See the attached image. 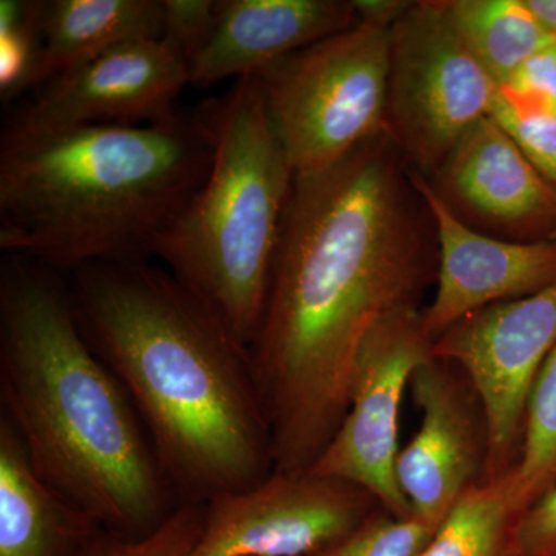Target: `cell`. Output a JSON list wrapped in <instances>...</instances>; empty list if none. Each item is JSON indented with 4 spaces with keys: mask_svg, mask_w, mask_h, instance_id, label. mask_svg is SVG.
<instances>
[{
    "mask_svg": "<svg viewBox=\"0 0 556 556\" xmlns=\"http://www.w3.org/2000/svg\"><path fill=\"white\" fill-rule=\"evenodd\" d=\"M433 219L383 131L327 169L295 175L268 295L249 346L274 471H306L350 407L358 351L388 314L416 305Z\"/></svg>",
    "mask_w": 556,
    "mask_h": 556,
    "instance_id": "cell-1",
    "label": "cell"
},
{
    "mask_svg": "<svg viewBox=\"0 0 556 556\" xmlns=\"http://www.w3.org/2000/svg\"><path fill=\"white\" fill-rule=\"evenodd\" d=\"M67 285L80 331L129 394L179 506L273 473L249 351L169 270L91 263Z\"/></svg>",
    "mask_w": 556,
    "mask_h": 556,
    "instance_id": "cell-2",
    "label": "cell"
},
{
    "mask_svg": "<svg viewBox=\"0 0 556 556\" xmlns=\"http://www.w3.org/2000/svg\"><path fill=\"white\" fill-rule=\"evenodd\" d=\"M0 416L36 475L102 529L150 535L179 507L129 394L80 331L67 281L20 255L0 263Z\"/></svg>",
    "mask_w": 556,
    "mask_h": 556,
    "instance_id": "cell-3",
    "label": "cell"
},
{
    "mask_svg": "<svg viewBox=\"0 0 556 556\" xmlns=\"http://www.w3.org/2000/svg\"><path fill=\"white\" fill-rule=\"evenodd\" d=\"M214 155L211 102L150 126L0 142V249L58 270L149 262Z\"/></svg>",
    "mask_w": 556,
    "mask_h": 556,
    "instance_id": "cell-4",
    "label": "cell"
},
{
    "mask_svg": "<svg viewBox=\"0 0 556 556\" xmlns=\"http://www.w3.org/2000/svg\"><path fill=\"white\" fill-rule=\"evenodd\" d=\"M214 155L203 186L160 237L153 257L241 346L257 334L294 170L257 75L211 101Z\"/></svg>",
    "mask_w": 556,
    "mask_h": 556,
    "instance_id": "cell-5",
    "label": "cell"
},
{
    "mask_svg": "<svg viewBox=\"0 0 556 556\" xmlns=\"http://www.w3.org/2000/svg\"><path fill=\"white\" fill-rule=\"evenodd\" d=\"M390 30L361 21L257 75L295 175L327 169L387 131Z\"/></svg>",
    "mask_w": 556,
    "mask_h": 556,
    "instance_id": "cell-6",
    "label": "cell"
},
{
    "mask_svg": "<svg viewBox=\"0 0 556 556\" xmlns=\"http://www.w3.org/2000/svg\"><path fill=\"white\" fill-rule=\"evenodd\" d=\"M500 84L467 49L441 0L413 2L390 30L387 134L431 175L492 115Z\"/></svg>",
    "mask_w": 556,
    "mask_h": 556,
    "instance_id": "cell-7",
    "label": "cell"
},
{
    "mask_svg": "<svg viewBox=\"0 0 556 556\" xmlns=\"http://www.w3.org/2000/svg\"><path fill=\"white\" fill-rule=\"evenodd\" d=\"M433 357L417 305L382 318L358 351L345 419L311 471L361 486L393 517L413 518L396 478L399 413L416 369Z\"/></svg>",
    "mask_w": 556,
    "mask_h": 556,
    "instance_id": "cell-8",
    "label": "cell"
},
{
    "mask_svg": "<svg viewBox=\"0 0 556 556\" xmlns=\"http://www.w3.org/2000/svg\"><path fill=\"white\" fill-rule=\"evenodd\" d=\"M555 348L556 280L470 314L434 340L433 356L460 367L481 404L486 479L517 460L530 391Z\"/></svg>",
    "mask_w": 556,
    "mask_h": 556,
    "instance_id": "cell-9",
    "label": "cell"
},
{
    "mask_svg": "<svg viewBox=\"0 0 556 556\" xmlns=\"http://www.w3.org/2000/svg\"><path fill=\"white\" fill-rule=\"evenodd\" d=\"M380 507L350 482L273 471L257 485L214 497L186 556H308L353 533Z\"/></svg>",
    "mask_w": 556,
    "mask_h": 556,
    "instance_id": "cell-10",
    "label": "cell"
},
{
    "mask_svg": "<svg viewBox=\"0 0 556 556\" xmlns=\"http://www.w3.org/2000/svg\"><path fill=\"white\" fill-rule=\"evenodd\" d=\"M188 62L161 40L110 51L33 90L3 127L2 141H33L91 126H150L179 115Z\"/></svg>",
    "mask_w": 556,
    "mask_h": 556,
    "instance_id": "cell-11",
    "label": "cell"
},
{
    "mask_svg": "<svg viewBox=\"0 0 556 556\" xmlns=\"http://www.w3.org/2000/svg\"><path fill=\"white\" fill-rule=\"evenodd\" d=\"M438 244V288L422 311L431 342L470 314L535 294L556 280V240L496 239L471 228L439 195L426 175L413 169Z\"/></svg>",
    "mask_w": 556,
    "mask_h": 556,
    "instance_id": "cell-12",
    "label": "cell"
},
{
    "mask_svg": "<svg viewBox=\"0 0 556 556\" xmlns=\"http://www.w3.org/2000/svg\"><path fill=\"white\" fill-rule=\"evenodd\" d=\"M430 182L460 218L518 241L556 240V190L492 115L468 131Z\"/></svg>",
    "mask_w": 556,
    "mask_h": 556,
    "instance_id": "cell-13",
    "label": "cell"
},
{
    "mask_svg": "<svg viewBox=\"0 0 556 556\" xmlns=\"http://www.w3.org/2000/svg\"><path fill=\"white\" fill-rule=\"evenodd\" d=\"M409 390L422 412L420 427L399 452L396 478L413 518L438 529L460 496L477 484L481 450L477 416L447 362L420 365Z\"/></svg>",
    "mask_w": 556,
    "mask_h": 556,
    "instance_id": "cell-14",
    "label": "cell"
},
{
    "mask_svg": "<svg viewBox=\"0 0 556 556\" xmlns=\"http://www.w3.org/2000/svg\"><path fill=\"white\" fill-rule=\"evenodd\" d=\"M353 0H218L217 22L190 62V86L260 75L358 24Z\"/></svg>",
    "mask_w": 556,
    "mask_h": 556,
    "instance_id": "cell-15",
    "label": "cell"
},
{
    "mask_svg": "<svg viewBox=\"0 0 556 556\" xmlns=\"http://www.w3.org/2000/svg\"><path fill=\"white\" fill-rule=\"evenodd\" d=\"M101 530L36 475L0 416V556H76Z\"/></svg>",
    "mask_w": 556,
    "mask_h": 556,
    "instance_id": "cell-16",
    "label": "cell"
},
{
    "mask_svg": "<svg viewBox=\"0 0 556 556\" xmlns=\"http://www.w3.org/2000/svg\"><path fill=\"white\" fill-rule=\"evenodd\" d=\"M161 38L163 0L42 2L39 51L27 90H36L56 76L121 47Z\"/></svg>",
    "mask_w": 556,
    "mask_h": 556,
    "instance_id": "cell-17",
    "label": "cell"
},
{
    "mask_svg": "<svg viewBox=\"0 0 556 556\" xmlns=\"http://www.w3.org/2000/svg\"><path fill=\"white\" fill-rule=\"evenodd\" d=\"M453 27L479 64L504 86L519 67L555 36L526 0H441Z\"/></svg>",
    "mask_w": 556,
    "mask_h": 556,
    "instance_id": "cell-18",
    "label": "cell"
},
{
    "mask_svg": "<svg viewBox=\"0 0 556 556\" xmlns=\"http://www.w3.org/2000/svg\"><path fill=\"white\" fill-rule=\"evenodd\" d=\"M517 518L506 473L477 482L457 500L417 556H507Z\"/></svg>",
    "mask_w": 556,
    "mask_h": 556,
    "instance_id": "cell-19",
    "label": "cell"
},
{
    "mask_svg": "<svg viewBox=\"0 0 556 556\" xmlns=\"http://www.w3.org/2000/svg\"><path fill=\"white\" fill-rule=\"evenodd\" d=\"M506 479L517 517L556 482V348L530 391L521 445Z\"/></svg>",
    "mask_w": 556,
    "mask_h": 556,
    "instance_id": "cell-20",
    "label": "cell"
},
{
    "mask_svg": "<svg viewBox=\"0 0 556 556\" xmlns=\"http://www.w3.org/2000/svg\"><path fill=\"white\" fill-rule=\"evenodd\" d=\"M42 2H0V93L3 100L27 90L39 51Z\"/></svg>",
    "mask_w": 556,
    "mask_h": 556,
    "instance_id": "cell-21",
    "label": "cell"
},
{
    "mask_svg": "<svg viewBox=\"0 0 556 556\" xmlns=\"http://www.w3.org/2000/svg\"><path fill=\"white\" fill-rule=\"evenodd\" d=\"M204 525V506H179L150 535L130 538L101 530L76 556H186Z\"/></svg>",
    "mask_w": 556,
    "mask_h": 556,
    "instance_id": "cell-22",
    "label": "cell"
},
{
    "mask_svg": "<svg viewBox=\"0 0 556 556\" xmlns=\"http://www.w3.org/2000/svg\"><path fill=\"white\" fill-rule=\"evenodd\" d=\"M437 530L416 518L375 514L343 540L308 556H417Z\"/></svg>",
    "mask_w": 556,
    "mask_h": 556,
    "instance_id": "cell-23",
    "label": "cell"
},
{
    "mask_svg": "<svg viewBox=\"0 0 556 556\" xmlns=\"http://www.w3.org/2000/svg\"><path fill=\"white\" fill-rule=\"evenodd\" d=\"M492 116L556 190V115L519 112L497 93Z\"/></svg>",
    "mask_w": 556,
    "mask_h": 556,
    "instance_id": "cell-24",
    "label": "cell"
},
{
    "mask_svg": "<svg viewBox=\"0 0 556 556\" xmlns=\"http://www.w3.org/2000/svg\"><path fill=\"white\" fill-rule=\"evenodd\" d=\"M500 93L519 112L556 115V39L532 54Z\"/></svg>",
    "mask_w": 556,
    "mask_h": 556,
    "instance_id": "cell-25",
    "label": "cell"
},
{
    "mask_svg": "<svg viewBox=\"0 0 556 556\" xmlns=\"http://www.w3.org/2000/svg\"><path fill=\"white\" fill-rule=\"evenodd\" d=\"M217 9L218 0H163L161 42L190 65L214 31Z\"/></svg>",
    "mask_w": 556,
    "mask_h": 556,
    "instance_id": "cell-26",
    "label": "cell"
},
{
    "mask_svg": "<svg viewBox=\"0 0 556 556\" xmlns=\"http://www.w3.org/2000/svg\"><path fill=\"white\" fill-rule=\"evenodd\" d=\"M507 556H556V482L515 521Z\"/></svg>",
    "mask_w": 556,
    "mask_h": 556,
    "instance_id": "cell-27",
    "label": "cell"
},
{
    "mask_svg": "<svg viewBox=\"0 0 556 556\" xmlns=\"http://www.w3.org/2000/svg\"><path fill=\"white\" fill-rule=\"evenodd\" d=\"M413 2L402 0H353L358 21L375 22V24L393 27L394 22L409 9Z\"/></svg>",
    "mask_w": 556,
    "mask_h": 556,
    "instance_id": "cell-28",
    "label": "cell"
},
{
    "mask_svg": "<svg viewBox=\"0 0 556 556\" xmlns=\"http://www.w3.org/2000/svg\"><path fill=\"white\" fill-rule=\"evenodd\" d=\"M526 5L544 30L556 38V0H526Z\"/></svg>",
    "mask_w": 556,
    "mask_h": 556,
    "instance_id": "cell-29",
    "label": "cell"
}]
</instances>
